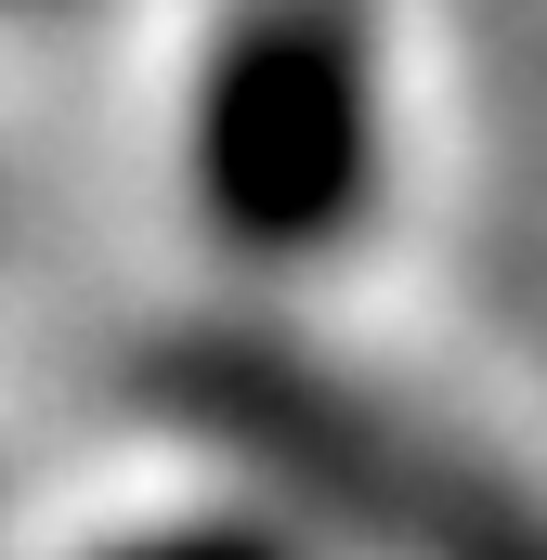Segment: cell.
Here are the masks:
<instances>
[{
	"mask_svg": "<svg viewBox=\"0 0 547 560\" xmlns=\"http://www.w3.org/2000/svg\"><path fill=\"white\" fill-rule=\"evenodd\" d=\"M143 405L196 430L209 456L261 469L274 495H300L313 522H339L379 560H535V509L496 456H469L456 430L405 418L379 378L274 339V326H183L143 352Z\"/></svg>",
	"mask_w": 547,
	"mask_h": 560,
	"instance_id": "6da1fadb",
	"label": "cell"
},
{
	"mask_svg": "<svg viewBox=\"0 0 547 560\" xmlns=\"http://www.w3.org/2000/svg\"><path fill=\"white\" fill-rule=\"evenodd\" d=\"M183 170L222 248L248 261H313L365 222L379 183V39L365 0H248L209 39Z\"/></svg>",
	"mask_w": 547,
	"mask_h": 560,
	"instance_id": "7a4b0ae2",
	"label": "cell"
},
{
	"mask_svg": "<svg viewBox=\"0 0 547 560\" xmlns=\"http://www.w3.org/2000/svg\"><path fill=\"white\" fill-rule=\"evenodd\" d=\"M79 560H300L274 522H170V535H118V548H79Z\"/></svg>",
	"mask_w": 547,
	"mask_h": 560,
	"instance_id": "3957f363",
	"label": "cell"
}]
</instances>
